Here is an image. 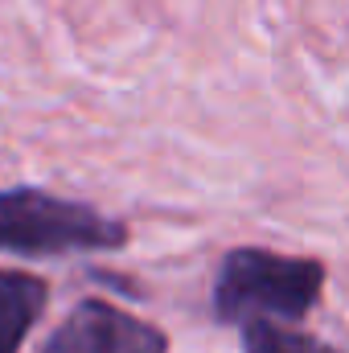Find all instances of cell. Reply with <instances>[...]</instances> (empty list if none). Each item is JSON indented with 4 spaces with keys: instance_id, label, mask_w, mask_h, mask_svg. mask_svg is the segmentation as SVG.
I'll use <instances>...</instances> for the list:
<instances>
[{
    "instance_id": "obj_4",
    "label": "cell",
    "mask_w": 349,
    "mask_h": 353,
    "mask_svg": "<svg viewBox=\"0 0 349 353\" xmlns=\"http://www.w3.org/2000/svg\"><path fill=\"white\" fill-rule=\"evenodd\" d=\"M50 304V283L29 271L0 267V353H21Z\"/></svg>"
},
{
    "instance_id": "obj_3",
    "label": "cell",
    "mask_w": 349,
    "mask_h": 353,
    "mask_svg": "<svg viewBox=\"0 0 349 353\" xmlns=\"http://www.w3.org/2000/svg\"><path fill=\"white\" fill-rule=\"evenodd\" d=\"M41 353H169V337L128 308L87 296L50 333Z\"/></svg>"
},
{
    "instance_id": "obj_2",
    "label": "cell",
    "mask_w": 349,
    "mask_h": 353,
    "mask_svg": "<svg viewBox=\"0 0 349 353\" xmlns=\"http://www.w3.org/2000/svg\"><path fill=\"white\" fill-rule=\"evenodd\" d=\"M128 226L87 201L54 197L46 189H0V251L50 259L74 251H119Z\"/></svg>"
},
{
    "instance_id": "obj_1",
    "label": "cell",
    "mask_w": 349,
    "mask_h": 353,
    "mask_svg": "<svg viewBox=\"0 0 349 353\" xmlns=\"http://www.w3.org/2000/svg\"><path fill=\"white\" fill-rule=\"evenodd\" d=\"M325 292V263L308 255H279L267 247H235L214 279V316L222 325L304 321Z\"/></svg>"
},
{
    "instance_id": "obj_5",
    "label": "cell",
    "mask_w": 349,
    "mask_h": 353,
    "mask_svg": "<svg viewBox=\"0 0 349 353\" xmlns=\"http://www.w3.org/2000/svg\"><path fill=\"white\" fill-rule=\"evenodd\" d=\"M243 353H341L321 337L283 329V321H247L243 325Z\"/></svg>"
}]
</instances>
